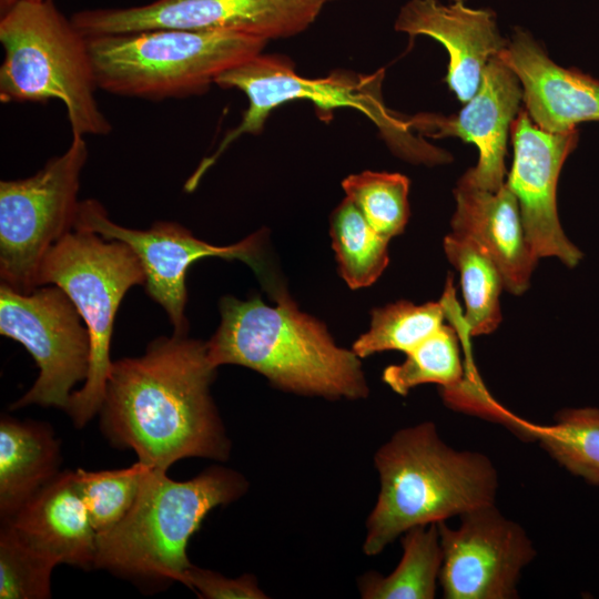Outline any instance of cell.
Instances as JSON below:
<instances>
[{"instance_id": "obj_26", "label": "cell", "mask_w": 599, "mask_h": 599, "mask_svg": "<svg viewBox=\"0 0 599 599\" xmlns=\"http://www.w3.org/2000/svg\"><path fill=\"white\" fill-rule=\"evenodd\" d=\"M446 318L441 300L422 305L398 301L375 308L368 332L355 341L352 351L359 358L392 349L407 354L438 332Z\"/></svg>"}, {"instance_id": "obj_18", "label": "cell", "mask_w": 599, "mask_h": 599, "mask_svg": "<svg viewBox=\"0 0 599 599\" xmlns=\"http://www.w3.org/2000/svg\"><path fill=\"white\" fill-rule=\"evenodd\" d=\"M451 232L476 242L495 262L504 288L520 295L529 286L538 258L525 234L519 203L507 184L496 191L460 180L454 191Z\"/></svg>"}, {"instance_id": "obj_29", "label": "cell", "mask_w": 599, "mask_h": 599, "mask_svg": "<svg viewBox=\"0 0 599 599\" xmlns=\"http://www.w3.org/2000/svg\"><path fill=\"white\" fill-rule=\"evenodd\" d=\"M54 564L27 547L8 522L0 529V598L47 599L51 597Z\"/></svg>"}, {"instance_id": "obj_32", "label": "cell", "mask_w": 599, "mask_h": 599, "mask_svg": "<svg viewBox=\"0 0 599 599\" xmlns=\"http://www.w3.org/2000/svg\"><path fill=\"white\" fill-rule=\"evenodd\" d=\"M324 1L327 2V1H333V0H324Z\"/></svg>"}, {"instance_id": "obj_31", "label": "cell", "mask_w": 599, "mask_h": 599, "mask_svg": "<svg viewBox=\"0 0 599 599\" xmlns=\"http://www.w3.org/2000/svg\"><path fill=\"white\" fill-rule=\"evenodd\" d=\"M22 1V0H0V11L1 13L8 10L10 7H12L14 3ZM32 1H41V0H32Z\"/></svg>"}, {"instance_id": "obj_24", "label": "cell", "mask_w": 599, "mask_h": 599, "mask_svg": "<svg viewBox=\"0 0 599 599\" xmlns=\"http://www.w3.org/2000/svg\"><path fill=\"white\" fill-rule=\"evenodd\" d=\"M459 334L453 324L444 325L406 354V359L383 372V380L395 393L407 395L422 384H437L441 394L458 388L466 378H479L475 366L461 355Z\"/></svg>"}, {"instance_id": "obj_21", "label": "cell", "mask_w": 599, "mask_h": 599, "mask_svg": "<svg viewBox=\"0 0 599 599\" xmlns=\"http://www.w3.org/2000/svg\"><path fill=\"white\" fill-rule=\"evenodd\" d=\"M403 556L388 576L369 571L358 580L364 599H433L443 564L437 524L416 526L403 534Z\"/></svg>"}, {"instance_id": "obj_7", "label": "cell", "mask_w": 599, "mask_h": 599, "mask_svg": "<svg viewBox=\"0 0 599 599\" xmlns=\"http://www.w3.org/2000/svg\"><path fill=\"white\" fill-rule=\"evenodd\" d=\"M145 282L144 268L124 242L73 229L47 254L39 286L62 288L79 311L91 341L84 385L72 393L67 413L80 428L100 412L112 362L110 346L116 311L125 293Z\"/></svg>"}, {"instance_id": "obj_13", "label": "cell", "mask_w": 599, "mask_h": 599, "mask_svg": "<svg viewBox=\"0 0 599 599\" xmlns=\"http://www.w3.org/2000/svg\"><path fill=\"white\" fill-rule=\"evenodd\" d=\"M437 526L444 598H518L521 571L536 556L531 539L518 522L490 504L461 515L458 528L445 521Z\"/></svg>"}, {"instance_id": "obj_16", "label": "cell", "mask_w": 599, "mask_h": 599, "mask_svg": "<svg viewBox=\"0 0 599 599\" xmlns=\"http://www.w3.org/2000/svg\"><path fill=\"white\" fill-rule=\"evenodd\" d=\"M395 29L412 38L428 35L449 54L446 82L457 99L467 103L478 91L489 60L507 45L488 9H476L464 0H409L395 21Z\"/></svg>"}, {"instance_id": "obj_17", "label": "cell", "mask_w": 599, "mask_h": 599, "mask_svg": "<svg viewBox=\"0 0 599 599\" xmlns=\"http://www.w3.org/2000/svg\"><path fill=\"white\" fill-rule=\"evenodd\" d=\"M515 72L534 123L550 133L599 121V80L556 64L525 30L517 29L498 54Z\"/></svg>"}, {"instance_id": "obj_15", "label": "cell", "mask_w": 599, "mask_h": 599, "mask_svg": "<svg viewBox=\"0 0 599 599\" xmlns=\"http://www.w3.org/2000/svg\"><path fill=\"white\" fill-rule=\"evenodd\" d=\"M521 100L519 79L496 55L485 67L478 91L457 115L420 113L406 120V124L426 136H457L474 143L479 151L477 165L461 179L480 189L496 191L506 182L507 140Z\"/></svg>"}, {"instance_id": "obj_14", "label": "cell", "mask_w": 599, "mask_h": 599, "mask_svg": "<svg viewBox=\"0 0 599 599\" xmlns=\"http://www.w3.org/2000/svg\"><path fill=\"white\" fill-rule=\"evenodd\" d=\"M511 136L515 155L506 182L518 200L527 241L537 258L556 257L576 267L583 253L562 230L556 193L562 165L577 146L578 131H544L521 110Z\"/></svg>"}, {"instance_id": "obj_27", "label": "cell", "mask_w": 599, "mask_h": 599, "mask_svg": "<svg viewBox=\"0 0 599 599\" xmlns=\"http://www.w3.org/2000/svg\"><path fill=\"white\" fill-rule=\"evenodd\" d=\"M346 197L384 237L400 234L409 217V180L399 173L365 171L342 182Z\"/></svg>"}, {"instance_id": "obj_25", "label": "cell", "mask_w": 599, "mask_h": 599, "mask_svg": "<svg viewBox=\"0 0 599 599\" xmlns=\"http://www.w3.org/2000/svg\"><path fill=\"white\" fill-rule=\"evenodd\" d=\"M333 250L342 277L351 288L372 285L388 265V242L347 197L331 217Z\"/></svg>"}, {"instance_id": "obj_28", "label": "cell", "mask_w": 599, "mask_h": 599, "mask_svg": "<svg viewBox=\"0 0 599 599\" xmlns=\"http://www.w3.org/2000/svg\"><path fill=\"white\" fill-rule=\"evenodd\" d=\"M149 466L136 461L130 467L87 471L74 470L80 496L97 534L115 526L131 509Z\"/></svg>"}, {"instance_id": "obj_20", "label": "cell", "mask_w": 599, "mask_h": 599, "mask_svg": "<svg viewBox=\"0 0 599 599\" xmlns=\"http://www.w3.org/2000/svg\"><path fill=\"white\" fill-rule=\"evenodd\" d=\"M60 444L50 425L20 422L10 416L0 420V516L11 519L58 474Z\"/></svg>"}, {"instance_id": "obj_4", "label": "cell", "mask_w": 599, "mask_h": 599, "mask_svg": "<svg viewBox=\"0 0 599 599\" xmlns=\"http://www.w3.org/2000/svg\"><path fill=\"white\" fill-rule=\"evenodd\" d=\"M247 487L242 474L223 466H211L186 481L148 467L131 509L98 534L94 568L143 581L184 583L192 565L186 556L190 538L210 510L238 499Z\"/></svg>"}, {"instance_id": "obj_1", "label": "cell", "mask_w": 599, "mask_h": 599, "mask_svg": "<svg viewBox=\"0 0 599 599\" xmlns=\"http://www.w3.org/2000/svg\"><path fill=\"white\" fill-rule=\"evenodd\" d=\"M215 373L206 343L186 334L112 362L100 408L104 435L155 469L187 457L225 461L231 441L210 393Z\"/></svg>"}, {"instance_id": "obj_12", "label": "cell", "mask_w": 599, "mask_h": 599, "mask_svg": "<svg viewBox=\"0 0 599 599\" xmlns=\"http://www.w3.org/2000/svg\"><path fill=\"white\" fill-rule=\"evenodd\" d=\"M324 0H155L122 9H91L72 14L85 35L154 29L232 31L267 41L296 35L318 17Z\"/></svg>"}, {"instance_id": "obj_6", "label": "cell", "mask_w": 599, "mask_h": 599, "mask_svg": "<svg viewBox=\"0 0 599 599\" xmlns=\"http://www.w3.org/2000/svg\"><path fill=\"white\" fill-rule=\"evenodd\" d=\"M87 38L98 88L150 101L203 94L268 42L241 32L182 29Z\"/></svg>"}, {"instance_id": "obj_8", "label": "cell", "mask_w": 599, "mask_h": 599, "mask_svg": "<svg viewBox=\"0 0 599 599\" xmlns=\"http://www.w3.org/2000/svg\"><path fill=\"white\" fill-rule=\"evenodd\" d=\"M380 80L382 74L365 77L345 71L322 79H307L296 73L288 58L277 54L260 53L242 62L220 74L215 84L242 91L248 106L240 123L223 136L216 150L200 162L190 181L199 184L233 142L243 134L261 133L273 110L296 100L311 101L324 121L333 116L335 109H356L369 116L386 135H399L412 152L418 154L424 141L409 134L406 121L387 112L380 99Z\"/></svg>"}, {"instance_id": "obj_5", "label": "cell", "mask_w": 599, "mask_h": 599, "mask_svg": "<svg viewBox=\"0 0 599 599\" xmlns=\"http://www.w3.org/2000/svg\"><path fill=\"white\" fill-rule=\"evenodd\" d=\"M2 103H63L72 135H106L88 38L53 0H22L1 13Z\"/></svg>"}, {"instance_id": "obj_2", "label": "cell", "mask_w": 599, "mask_h": 599, "mask_svg": "<svg viewBox=\"0 0 599 599\" xmlns=\"http://www.w3.org/2000/svg\"><path fill=\"white\" fill-rule=\"evenodd\" d=\"M268 306L260 297L220 301L221 323L206 343L213 367L234 364L276 387L329 399H359L368 387L359 357L335 344L326 327L286 293Z\"/></svg>"}, {"instance_id": "obj_10", "label": "cell", "mask_w": 599, "mask_h": 599, "mask_svg": "<svg viewBox=\"0 0 599 599\" xmlns=\"http://www.w3.org/2000/svg\"><path fill=\"white\" fill-rule=\"evenodd\" d=\"M81 319L59 286L21 293L1 283L0 334L21 343L39 367L34 384L11 409L37 404L67 410L73 386L87 379L90 367V334Z\"/></svg>"}, {"instance_id": "obj_19", "label": "cell", "mask_w": 599, "mask_h": 599, "mask_svg": "<svg viewBox=\"0 0 599 599\" xmlns=\"http://www.w3.org/2000/svg\"><path fill=\"white\" fill-rule=\"evenodd\" d=\"M8 522L30 549L54 565L94 568L97 531L78 490L74 471L59 473Z\"/></svg>"}, {"instance_id": "obj_23", "label": "cell", "mask_w": 599, "mask_h": 599, "mask_svg": "<svg viewBox=\"0 0 599 599\" xmlns=\"http://www.w3.org/2000/svg\"><path fill=\"white\" fill-rule=\"evenodd\" d=\"M519 436L534 440L570 474L599 486V408L558 412L551 425L524 422Z\"/></svg>"}, {"instance_id": "obj_22", "label": "cell", "mask_w": 599, "mask_h": 599, "mask_svg": "<svg viewBox=\"0 0 599 599\" xmlns=\"http://www.w3.org/2000/svg\"><path fill=\"white\" fill-rule=\"evenodd\" d=\"M443 246L448 261L460 274L466 308L463 317L470 337L493 333L502 318L500 271L485 250L469 237L450 232Z\"/></svg>"}, {"instance_id": "obj_11", "label": "cell", "mask_w": 599, "mask_h": 599, "mask_svg": "<svg viewBox=\"0 0 599 599\" xmlns=\"http://www.w3.org/2000/svg\"><path fill=\"white\" fill-rule=\"evenodd\" d=\"M74 229L124 242L134 251L145 272V292L167 313L175 334L187 333L185 276L189 267L203 257L243 261L274 298L283 293L271 280L263 255L262 231L238 243L215 246L175 222L159 221L148 230L124 227L110 220L104 206L93 199L80 202Z\"/></svg>"}, {"instance_id": "obj_3", "label": "cell", "mask_w": 599, "mask_h": 599, "mask_svg": "<svg viewBox=\"0 0 599 599\" xmlns=\"http://www.w3.org/2000/svg\"><path fill=\"white\" fill-rule=\"evenodd\" d=\"M380 483L363 551L380 554L408 529L495 504L498 473L484 454L457 450L432 422L396 432L375 454Z\"/></svg>"}, {"instance_id": "obj_30", "label": "cell", "mask_w": 599, "mask_h": 599, "mask_svg": "<svg viewBox=\"0 0 599 599\" xmlns=\"http://www.w3.org/2000/svg\"><path fill=\"white\" fill-rule=\"evenodd\" d=\"M184 586L195 590L205 599H263L267 596L258 588L252 575L232 579L212 570L191 565Z\"/></svg>"}, {"instance_id": "obj_9", "label": "cell", "mask_w": 599, "mask_h": 599, "mask_svg": "<svg viewBox=\"0 0 599 599\" xmlns=\"http://www.w3.org/2000/svg\"><path fill=\"white\" fill-rule=\"evenodd\" d=\"M88 159L84 136L32 176L0 182V276L11 288L39 287L49 251L74 229L80 175Z\"/></svg>"}]
</instances>
